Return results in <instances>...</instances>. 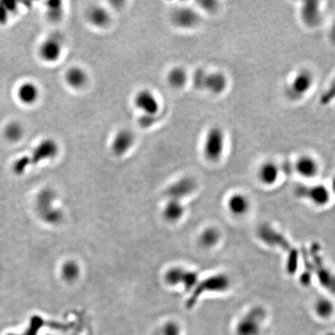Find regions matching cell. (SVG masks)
<instances>
[{
	"mask_svg": "<svg viewBox=\"0 0 335 335\" xmlns=\"http://www.w3.org/2000/svg\"><path fill=\"white\" fill-rule=\"evenodd\" d=\"M227 212L235 218H242L250 212L252 201L246 193L234 192L229 195L226 200Z\"/></svg>",
	"mask_w": 335,
	"mask_h": 335,
	"instance_id": "obj_13",
	"label": "cell"
},
{
	"mask_svg": "<svg viewBox=\"0 0 335 335\" xmlns=\"http://www.w3.org/2000/svg\"><path fill=\"white\" fill-rule=\"evenodd\" d=\"M189 81L188 72L181 66L172 68L167 74L169 85L175 90L184 88Z\"/></svg>",
	"mask_w": 335,
	"mask_h": 335,
	"instance_id": "obj_25",
	"label": "cell"
},
{
	"mask_svg": "<svg viewBox=\"0 0 335 335\" xmlns=\"http://www.w3.org/2000/svg\"><path fill=\"white\" fill-rule=\"evenodd\" d=\"M228 78L227 75L220 71L206 72V78L203 84V90L211 94L221 95L228 87Z\"/></svg>",
	"mask_w": 335,
	"mask_h": 335,
	"instance_id": "obj_16",
	"label": "cell"
},
{
	"mask_svg": "<svg viewBox=\"0 0 335 335\" xmlns=\"http://www.w3.org/2000/svg\"><path fill=\"white\" fill-rule=\"evenodd\" d=\"M135 144V136L129 129L120 130L112 139L110 149L112 153L117 157L123 156L128 154Z\"/></svg>",
	"mask_w": 335,
	"mask_h": 335,
	"instance_id": "obj_14",
	"label": "cell"
},
{
	"mask_svg": "<svg viewBox=\"0 0 335 335\" xmlns=\"http://www.w3.org/2000/svg\"><path fill=\"white\" fill-rule=\"evenodd\" d=\"M153 116H148L144 115L142 114L141 118L139 120V123L141 125L142 128H150L152 125H153L155 123V118Z\"/></svg>",
	"mask_w": 335,
	"mask_h": 335,
	"instance_id": "obj_31",
	"label": "cell"
},
{
	"mask_svg": "<svg viewBox=\"0 0 335 335\" xmlns=\"http://www.w3.org/2000/svg\"><path fill=\"white\" fill-rule=\"evenodd\" d=\"M16 3L2 2L0 3V24H5L8 19L9 15L11 12L16 10Z\"/></svg>",
	"mask_w": 335,
	"mask_h": 335,
	"instance_id": "obj_29",
	"label": "cell"
},
{
	"mask_svg": "<svg viewBox=\"0 0 335 335\" xmlns=\"http://www.w3.org/2000/svg\"><path fill=\"white\" fill-rule=\"evenodd\" d=\"M267 317V310L264 306H252L237 321L235 335H261Z\"/></svg>",
	"mask_w": 335,
	"mask_h": 335,
	"instance_id": "obj_2",
	"label": "cell"
},
{
	"mask_svg": "<svg viewBox=\"0 0 335 335\" xmlns=\"http://www.w3.org/2000/svg\"><path fill=\"white\" fill-rule=\"evenodd\" d=\"M18 100L24 105H33L38 100L40 90L35 83L26 81L22 83L16 92Z\"/></svg>",
	"mask_w": 335,
	"mask_h": 335,
	"instance_id": "obj_22",
	"label": "cell"
},
{
	"mask_svg": "<svg viewBox=\"0 0 335 335\" xmlns=\"http://www.w3.org/2000/svg\"><path fill=\"white\" fill-rule=\"evenodd\" d=\"M318 2H305L300 8V18L304 25L309 27H316L321 23L322 17L321 6Z\"/></svg>",
	"mask_w": 335,
	"mask_h": 335,
	"instance_id": "obj_17",
	"label": "cell"
},
{
	"mask_svg": "<svg viewBox=\"0 0 335 335\" xmlns=\"http://www.w3.org/2000/svg\"><path fill=\"white\" fill-rule=\"evenodd\" d=\"M296 197L308 202L316 207H325L332 199L328 185L323 183L298 185L294 190Z\"/></svg>",
	"mask_w": 335,
	"mask_h": 335,
	"instance_id": "obj_4",
	"label": "cell"
},
{
	"mask_svg": "<svg viewBox=\"0 0 335 335\" xmlns=\"http://www.w3.org/2000/svg\"><path fill=\"white\" fill-rule=\"evenodd\" d=\"M292 169L294 173L304 180H313L319 176L321 171L318 160L310 154H303L299 155L294 164Z\"/></svg>",
	"mask_w": 335,
	"mask_h": 335,
	"instance_id": "obj_9",
	"label": "cell"
},
{
	"mask_svg": "<svg viewBox=\"0 0 335 335\" xmlns=\"http://www.w3.org/2000/svg\"><path fill=\"white\" fill-rule=\"evenodd\" d=\"M87 19L92 26L102 29L106 28L111 22V16L110 12L99 5H93L87 9Z\"/></svg>",
	"mask_w": 335,
	"mask_h": 335,
	"instance_id": "obj_18",
	"label": "cell"
},
{
	"mask_svg": "<svg viewBox=\"0 0 335 335\" xmlns=\"http://www.w3.org/2000/svg\"><path fill=\"white\" fill-rule=\"evenodd\" d=\"M164 280L170 286H182L185 290L191 292L200 281L198 273L182 267H173L165 271Z\"/></svg>",
	"mask_w": 335,
	"mask_h": 335,
	"instance_id": "obj_7",
	"label": "cell"
},
{
	"mask_svg": "<svg viewBox=\"0 0 335 335\" xmlns=\"http://www.w3.org/2000/svg\"><path fill=\"white\" fill-rule=\"evenodd\" d=\"M170 19L179 29L190 31L199 27L202 18L199 12L190 7H178L173 9Z\"/></svg>",
	"mask_w": 335,
	"mask_h": 335,
	"instance_id": "obj_8",
	"label": "cell"
},
{
	"mask_svg": "<svg viewBox=\"0 0 335 335\" xmlns=\"http://www.w3.org/2000/svg\"><path fill=\"white\" fill-rule=\"evenodd\" d=\"M63 46L61 40L56 37H50L45 40L39 48V55L47 63L58 61L62 54Z\"/></svg>",
	"mask_w": 335,
	"mask_h": 335,
	"instance_id": "obj_15",
	"label": "cell"
},
{
	"mask_svg": "<svg viewBox=\"0 0 335 335\" xmlns=\"http://www.w3.org/2000/svg\"><path fill=\"white\" fill-rule=\"evenodd\" d=\"M65 80L71 89L79 90L87 86L89 75L87 71L79 66L69 68L65 74Z\"/></svg>",
	"mask_w": 335,
	"mask_h": 335,
	"instance_id": "obj_20",
	"label": "cell"
},
{
	"mask_svg": "<svg viewBox=\"0 0 335 335\" xmlns=\"http://www.w3.org/2000/svg\"><path fill=\"white\" fill-rule=\"evenodd\" d=\"M206 71L203 69H198L195 71L192 77V82L193 87L199 90H203L205 78H206Z\"/></svg>",
	"mask_w": 335,
	"mask_h": 335,
	"instance_id": "obj_30",
	"label": "cell"
},
{
	"mask_svg": "<svg viewBox=\"0 0 335 335\" xmlns=\"http://www.w3.org/2000/svg\"><path fill=\"white\" fill-rule=\"evenodd\" d=\"M232 282L227 275L217 273L200 280L197 286L190 292L186 301V306L191 308L196 305L200 297L207 294H223L230 289Z\"/></svg>",
	"mask_w": 335,
	"mask_h": 335,
	"instance_id": "obj_1",
	"label": "cell"
},
{
	"mask_svg": "<svg viewBox=\"0 0 335 335\" xmlns=\"http://www.w3.org/2000/svg\"><path fill=\"white\" fill-rule=\"evenodd\" d=\"M47 13L48 18L54 22H58L62 18L64 7L61 1H51L47 6Z\"/></svg>",
	"mask_w": 335,
	"mask_h": 335,
	"instance_id": "obj_28",
	"label": "cell"
},
{
	"mask_svg": "<svg viewBox=\"0 0 335 335\" xmlns=\"http://www.w3.org/2000/svg\"><path fill=\"white\" fill-rule=\"evenodd\" d=\"M313 265L315 267V275L317 279L321 283V286H324L325 289H328L332 294H335V274L330 271L328 267L324 265V262L320 261L319 258L317 257L313 259Z\"/></svg>",
	"mask_w": 335,
	"mask_h": 335,
	"instance_id": "obj_19",
	"label": "cell"
},
{
	"mask_svg": "<svg viewBox=\"0 0 335 335\" xmlns=\"http://www.w3.org/2000/svg\"><path fill=\"white\" fill-rule=\"evenodd\" d=\"M324 335H335V332L330 331L327 333H324Z\"/></svg>",
	"mask_w": 335,
	"mask_h": 335,
	"instance_id": "obj_33",
	"label": "cell"
},
{
	"mask_svg": "<svg viewBox=\"0 0 335 335\" xmlns=\"http://www.w3.org/2000/svg\"><path fill=\"white\" fill-rule=\"evenodd\" d=\"M315 84V76L310 71L301 69L294 74L288 83L286 93L292 100H300L310 93Z\"/></svg>",
	"mask_w": 335,
	"mask_h": 335,
	"instance_id": "obj_6",
	"label": "cell"
},
{
	"mask_svg": "<svg viewBox=\"0 0 335 335\" xmlns=\"http://www.w3.org/2000/svg\"><path fill=\"white\" fill-rule=\"evenodd\" d=\"M24 132V128L20 123L12 122L6 127L4 135L8 141L16 142L22 138Z\"/></svg>",
	"mask_w": 335,
	"mask_h": 335,
	"instance_id": "obj_27",
	"label": "cell"
},
{
	"mask_svg": "<svg viewBox=\"0 0 335 335\" xmlns=\"http://www.w3.org/2000/svg\"><path fill=\"white\" fill-rule=\"evenodd\" d=\"M133 102L136 108L141 111L144 115L156 117L161 107L156 95L148 89L139 90L134 95Z\"/></svg>",
	"mask_w": 335,
	"mask_h": 335,
	"instance_id": "obj_11",
	"label": "cell"
},
{
	"mask_svg": "<svg viewBox=\"0 0 335 335\" xmlns=\"http://www.w3.org/2000/svg\"><path fill=\"white\" fill-rule=\"evenodd\" d=\"M222 233L218 227L209 226L200 232L198 237L199 245L203 249L211 250L220 244Z\"/></svg>",
	"mask_w": 335,
	"mask_h": 335,
	"instance_id": "obj_21",
	"label": "cell"
},
{
	"mask_svg": "<svg viewBox=\"0 0 335 335\" xmlns=\"http://www.w3.org/2000/svg\"><path fill=\"white\" fill-rule=\"evenodd\" d=\"M185 208L182 201L175 200H168L163 208V217L167 221L175 223L183 217Z\"/></svg>",
	"mask_w": 335,
	"mask_h": 335,
	"instance_id": "obj_24",
	"label": "cell"
},
{
	"mask_svg": "<svg viewBox=\"0 0 335 335\" xmlns=\"http://www.w3.org/2000/svg\"><path fill=\"white\" fill-rule=\"evenodd\" d=\"M329 189H330V193H331L332 197H335V175L330 179V184L328 185Z\"/></svg>",
	"mask_w": 335,
	"mask_h": 335,
	"instance_id": "obj_32",
	"label": "cell"
},
{
	"mask_svg": "<svg viewBox=\"0 0 335 335\" xmlns=\"http://www.w3.org/2000/svg\"><path fill=\"white\" fill-rule=\"evenodd\" d=\"M197 188V181L191 176H183L167 187L165 196L168 200L182 201L184 199L191 196Z\"/></svg>",
	"mask_w": 335,
	"mask_h": 335,
	"instance_id": "obj_10",
	"label": "cell"
},
{
	"mask_svg": "<svg viewBox=\"0 0 335 335\" xmlns=\"http://www.w3.org/2000/svg\"><path fill=\"white\" fill-rule=\"evenodd\" d=\"M282 174V168L273 160H266L261 163L256 172V177L261 185L273 187L278 183Z\"/></svg>",
	"mask_w": 335,
	"mask_h": 335,
	"instance_id": "obj_12",
	"label": "cell"
},
{
	"mask_svg": "<svg viewBox=\"0 0 335 335\" xmlns=\"http://www.w3.org/2000/svg\"><path fill=\"white\" fill-rule=\"evenodd\" d=\"M63 279L69 283L76 281L81 275V268L75 261H68L61 268Z\"/></svg>",
	"mask_w": 335,
	"mask_h": 335,
	"instance_id": "obj_26",
	"label": "cell"
},
{
	"mask_svg": "<svg viewBox=\"0 0 335 335\" xmlns=\"http://www.w3.org/2000/svg\"><path fill=\"white\" fill-rule=\"evenodd\" d=\"M313 313L321 320H328L335 312L333 300L325 296L317 297L313 303Z\"/></svg>",
	"mask_w": 335,
	"mask_h": 335,
	"instance_id": "obj_23",
	"label": "cell"
},
{
	"mask_svg": "<svg viewBox=\"0 0 335 335\" xmlns=\"http://www.w3.org/2000/svg\"><path fill=\"white\" fill-rule=\"evenodd\" d=\"M227 136L220 126H212L205 134L203 144V155L206 161L217 163L225 152Z\"/></svg>",
	"mask_w": 335,
	"mask_h": 335,
	"instance_id": "obj_3",
	"label": "cell"
},
{
	"mask_svg": "<svg viewBox=\"0 0 335 335\" xmlns=\"http://www.w3.org/2000/svg\"><path fill=\"white\" fill-rule=\"evenodd\" d=\"M59 145L58 142L52 138H46L39 143L33 151L31 156H25L18 160L16 164V170L22 171L28 164H37L45 160L52 159L58 155Z\"/></svg>",
	"mask_w": 335,
	"mask_h": 335,
	"instance_id": "obj_5",
	"label": "cell"
}]
</instances>
